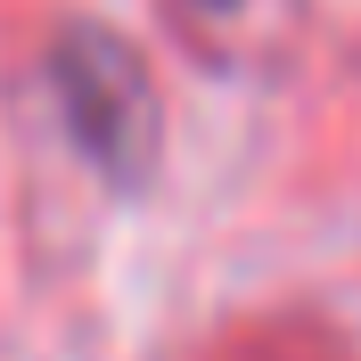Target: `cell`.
Returning <instances> with one entry per match:
<instances>
[{"instance_id":"obj_1","label":"cell","mask_w":361,"mask_h":361,"mask_svg":"<svg viewBox=\"0 0 361 361\" xmlns=\"http://www.w3.org/2000/svg\"><path fill=\"white\" fill-rule=\"evenodd\" d=\"M49 82H58V107H66V132L107 180H148L164 140L157 115V82L140 66V49L107 25H74L66 42L49 49Z\"/></svg>"},{"instance_id":"obj_2","label":"cell","mask_w":361,"mask_h":361,"mask_svg":"<svg viewBox=\"0 0 361 361\" xmlns=\"http://www.w3.org/2000/svg\"><path fill=\"white\" fill-rule=\"evenodd\" d=\"M214 8H230V0H214Z\"/></svg>"}]
</instances>
